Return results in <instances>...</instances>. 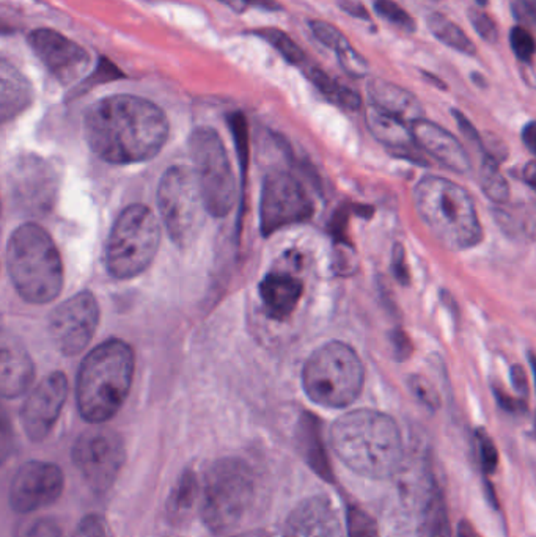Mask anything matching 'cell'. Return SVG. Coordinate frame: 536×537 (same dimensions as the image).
I'll return each instance as SVG.
<instances>
[{
    "instance_id": "obj_23",
    "label": "cell",
    "mask_w": 536,
    "mask_h": 537,
    "mask_svg": "<svg viewBox=\"0 0 536 537\" xmlns=\"http://www.w3.org/2000/svg\"><path fill=\"white\" fill-rule=\"evenodd\" d=\"M0 392L7 399L20 398L35 379V367L30 355L20 344L5 342L2 346Z\"/></svg>"
},
{
    "instance_id": "obj_55",
    "label": "cell",
    "mask_w": 536,
    "mask_h": 537,
    "mask_svg": "<svg viewBox=\"0 0 536 537\" xmlns=\"http://www.w3.org/2000/svg\"><path fill=\"white\" fill-rule=\"evenodd\" d=\"M235 537H271L266 531H249V533H244L241 536Z\"/></svg>"
},
{
    "instance_id": "obj_7",
    "label": "cell",
    "mask_w": 536,
    "mask_h": 537,
    "mask_svg": "<svg viewBox=\"0 0 536 537\" xmlns=\"http://www.w3.org/2000/svg\"><path fill=\"white\" fill-rule=\"evenodd\" d=\"M364 363L345 342L316 349L302 369V385L315 404L329 409L351 405L364 388Z\"/></svg>"
},
{
    "instance_id": "obj_10",
    "label": "cell",
    "mask_w": 536,
    "mask_h": 537,
    "mask_svg": "<svg viewBox=\"0 0 536 537\" xmlns=\"http://www.w3.org/2000/svg\"><path fill=\"white\" fill-rule=\"evenodd\" d=\"M158 206L170 239L179 247L191 246L208 212L194 170L170 167L160 178Z\"/></svg>"
},
{
    "instance_id": "obj_26",
    "label": "cell",
    "mask_w": 536,
    "mask_h": 537,
    "mask_svg": "<svg viewBox=\"0 0 536 537\" xmlns=\"http://www.w3.org/2000/svg\"><path fill=\"white\" fill-rule=\"evenodd\" d=\"M427 27L429 32L435 35L436 39H439L442 45L448 46L450 49L464 54V56H475V45L467 33L456 26L454 21L447 18L445 14L439 12H433L427 16Z\"/></svg>"
},
{
    "instance_id": "obj_45",
    "label": "cell",
    "mask_w": 536,
    "mask_h": 537,
    "mask_svg": "<svg viewBox=\"0 0 536 537\" xmlns=\"http://www.w3.org/2000/svg\"><path fill=\"white\" fill-rule=\"evenodd\" d=\"M454 120H456V125L460 127L461 134L469 142H472L473 145L480 146L483 150V137L480 135L477 127L473 126L472 121L469 120L466 115L463 114L461 110H454Z\"/></svg>"
},
{
    "instance_id": "obj_25",
    "label": "cell",
    "mask_w": 536,
    "mask_h": 537,
    "mask_svg": "<svg viewBox=\"0 0 536 537\" xmlns=\"http://www.w3.org/2000/svg\"><path fill=\"white\" fill-rule=\"evenodd\" d=\"M306 76L308 81L318 89L319 93L327 98L329 101L333 102L335 106L356 112L362 106V100L359 93L354 90L348 89L343 83L335 81L333 77L329 76L326 71L321 70L318 66H310L307 68Z\"/></svg>"
},
{
    "instance_id": "obj_1",
    "label": "cell",
    "mask_w": 536,
    "mask_h": 537,
    "mask_svg": "<svg viewBox=\"0 0 536 537\" xmlns=\"http://www.w3.org/2000/svg\"><path fill=\"white\" fill-rule=\"evenodd\" d=\"M169 133L162 108L139 96H108L83 114V135L90 150L109 164H141L156 158Z\"/></svg>"
},
{
    "instance_id": "obj_28",
    "label": "cell",
    "mask_w": 536,
    "mask_h": 537,
    "mask_svg": "<svg viewBox=\"0 0 536 537\" xmlns=\"http://www.w3.org/2000/svg\"><path fill=\"white\" fill-rule=\"evenodd\" d=\"M480 184L486 196L496 204H505L510 198V186L506 183L504 175L498 170V160L486 156L480 169Z\"/></svg>"
},
{
    "instance_id": "obj_12",
    "label": "cell",
    "mask_w": 536,
    "mask_h": 537,
    "mask_svg": "<svg viewBox=\"0 0 536 537\" xmlns=\"http://www.w3.org/2000/svg\"><path fill=\"white\" fill-rule=\"evenodd\" d=\"M312 215L313 203L302 184L288 171H271L263 184L260 203L263 236L308 221Z\"/></svg>"
},
{
    "instance_id": "obj_36",
    "label": "cell",
    "mask_w": 536,
    "mask_h": 537,
    "mask_svg": "<svg viewBox=\"0 0 536 537\" xmlns=\"http://www.w3.org/2000/svg\"><path fill=\"white\" fill-rule=\"evenodd\" d=\"M310 29L316 39L327 48H331L333 51L339 52L340 49L351 45L337 27L329 24L326 21H312Z\"/></svg>"
},
{
    "instance_id": "obj_42",
    "label": "cell",
    "mask_w": 536,
    "mask_h": 537,
    "mask_svg": "<svg viewBox=\"0 0 536 537\" xmlns=\"http://www.w3.org/2000/svg\"><path fill=\"white\" fill-rule=\"evenodd\" d=\"M510 8L519 26L536 27L535 0H510Z\"/></svg>"
},
{
    "instance_id": "obj_20",
    "label": "cell",
    "mask_w": 536,
    "mask_h": 537,
    "mask_svg": "<svg viewBox=\"0 0 536 537\" xmlns=\"http://www.w3.org/2000/svg\"><path fill=\"white\" fill-rule=\"evenodd\" d=\"M367 125L370 133L375 135V139L387 146L396 158L408 159L417 164H428V160H425L415 148L417 143L411 127H408V123L385 114L375 106H370L367 110Z\"/></svg>"
},
{
    "instance_id": "obj_35",
    "label": "cell",
    "mask_w": 536,
    "mask_h": 537,
    "mask_svg": "<svg viewBox=\"0 0 536 537\" xmlns=\"http://www.w3.org/2000/svg\"><path fill=\"white\" fill-rule=\"evenodd\" d=\"M510 45L521 64L529 65L532 62L536 52V41L527 27L514 26L511 29Z\"/></svg>"
},
{
    "instance_id": "obj_37",
    "label": "cell",
    "mask_w": 536,
    "mask_h": 537,
    "mask_svg": "<svg viewBox=\"0 0 536 537\" xmlns=\"http://www.w3.org/2000/svg\"><path fill=\"white\" fill-rule=\"evenodd\" d=\"M469 21L472 24L475 32L479 33L480 39H485L489 45H496L498 41V29L496 21L489 14L480 10V8H469L467 12Z\"/></svg>"
},
{
    "instance_id": "obj_24",
    "label": "cell",
    "mask_w": 536,
    "mask_h": 537,
    "mask_svg": "<svg viewBox=\"0 0 536 537\" xmlns=\"http://www.w3.org/2000/svg\"><path fill=\"white\" fill-rule=\"evenodd\" d=\"M33 100L32 85L16 66L2 60L0 65V106L2 120L8 121L24 112Z\"/></svg>"
},
{
    "instance_id": "obj_51",
    "label": "cell",
    "mask_w": 536,
    "mask_h": 537,
    "mask_svg": "<svg viewBox=\"0 0 536 537\" xmlns=\"http://www.w3.org/2000/svg\"><path fill=\"white\" fill-rule=\"evenodd\" d=\"M523 177L525 179V183L529 184L532 189L536 190V162H529V164L525 165Z\"/></svg>"
},
{
    "instance_id": "obj_53",
    "label": "cell",
    "mask_w": 536,
    "mask_h": 537,
    "mask_svg": "<svg viewBox=\"0 0 536 537\" xmlns=\"http://www.w3.org/2000/svg\"><path fill=\"white\" fill-rule=\"evenodd\" d=\"M421 76H423V79H425L428 83L435 85L436 89L447 90V85H445V82L441 81L439 77L435 76V74H431V73H428V71H421Z\"/></svg>"
},
{
    "instance_id": "obj_2",
    "label": "cell",
    "mask_w": 536,
    "mask_h": 537,
    "mask_svg": "<svg viewBox=\"0 0 536 537\" xmlns=\"http://www.w3.org/2000/svg\"><path fill=\"white\" fill-rule=\"evenodd\" d=\"M331 445L346 467L371 480L393 478L404 463L402 432L383 411L360 409L340 417L331 428Z\"/></svg>"
},
{
    "instance_id": "obj_3",
    "label": "cell",
    "mask_w": 536,
    "mask_h": 537,
    "mask_svg": "<svg viewBox=\"0 0 536 537\" xmlns=\"http://www.w3.org/2000/svg\"><path fill=\"white\" fill-rule=\"evenodd\" d=\"M134 368V351L122 340H108L83 359L77 373L76 399L85 421L102 424L116 417L128 398Z\"/></svg>"
},
{
    "instance_id": "obj_33",
    "label": "cell",
    "mask_w": 536,
    "mask_h": 537,
    "mask_svg": "<svg viewBox=\"0 0 536 537\" xmlns=\"http://www.w3.org/2000/svg\"><path fill=\"white\" fill-rule=\"evenodd\" d=\"M348 537H379L375 518L370 514H367L364 509L358 506H351L348 509Z\"/></svg>"
},
{
    "instance_id": "obj_8",
    "label": "cell",
    "mask_w": 536,
    "mask_h": 537,
    "mask_svg": "<svg viewBox=\"0 0 536 537\" xmlns=\"http://www.w3.org/2000/svg\"><path fill=\"white\" fill-rule=\"evenodd\" d=\"M160 244V221L151 209L131 204L118 215L106 244L108 273L117 280L134 279L153 263Z\"/></svg>"
},
{
    "instance_id": "obj_41",
    "label": "cell",
    "mask_w": 536,
    "mask_h": 537,
    "mask_svg": "<svg viewBox=\"0 0 536 537\" xmlns=\"http://www.w3.org/2000/svg\"><path fill=\"white\" fill-rule=\"evenodd\" d=\"M73 537H110L109 524L101 515L90 514L77 524Z\"/></svg>"
},
{
    "instance_id": "obj_9",
    "label": "cell",
    "mask_w": 536,
    "mask_h": 537,
    "mask_svg": "<svg viewBox=\"0 0 536 537\" xmlns=\"http://www.w3.org/2000/svg\"><path fill=\"white\" fill-rule=\"evenodd\" d=\"M194 175L208 214L225 217L237 203V179L224 140L212 127H197L189 140Z\"/></svg>"
},
{
    "instance_id": "obj_5",
    "label": "cell",
    "mask_w": 536,
    "mask_h": 537,
    "mask_svg": "<svg viewBox=\"0 0 536 537\" xmlns=\"http://www.w3.org/2000/svg\"><path fill=\"white\" fill-rule=\"evenodd\" d=\"M414 203L429 233L448 250H467L483 239L472 198L458 184L441 177L421 178L415 186Z\"/></svg>"
},
{
    "instance_id": "obj_4",
    "label": "cell",
    "mask_w": 536,
    "mask_h": 537,
    "mask_svg": "<svg viewBox=\"0 0 536 537\" xmlns=\"http://www.w3.org/2000/svg\"><path fill=\"white\" fill-rule=\"evenodd\" d=\"M7 271L29 304H49L64 288V264L51 236L37 223H22L7 244Z\"/></svg>"
},
{
    "instance_id": "obj_30",
    "label": "cell",
    "mask_w": 536,
    "mask_h": 537,
    "mask_svg": "<svg viewBox=\"0 0 536 537\" xmlns=\"http://www.w3.org/2000/svg\"><path fill=\"white\" fill-rule=\"evenodd\" d=\"M498 223L504 228H510V231L523 233L525 238L536 240V202L529 203L527 206L510 214L506 211H498Z\"/></svg>"
},
{
    "instance_id": "obj_38",
    "label": "cell",
    "mask_w": 536,
    "mask_h": 537,
    "mask_svg": "<svg viewBox=\"0 0 536 537\" xmlns=\"http://www.w3.org/2000/svg\"><path fill=\"white\" fill-rule=\"evenodd\" d=\"M337 54L339 64L343 70L352 77H365L370 73V65L367 62V58L359 54L351 45L346 46L343 49H340Z\"/></svg>"
},
{
    "instance_id": "obj_21",
    "label": "cell",
    "mask_w": 536,
    "mask_h": 537,
    "mask_svg": "<svg viewBox=\"0 0 536 537\" xmlns=\"http://www.w3.org/2000/svg\"><path fill=\"white\" fill-rule=\"evenodd\" d=\"M258 290L266 316L274 321H285L299 304L304 286L291 273L275 271L262 280Z\"/></svg>"
},
{
    "instance_id": "obj_34",
    "label": "cell",
    "mask_w": 536,
    "mask_h": 537,
    "mask_svg": "<svg viewBox=\"0 0 536 537\" xmlns=\"http://www.w3.org/2000/svg\"><path fill=\"white\" fill-rule=\"evenodd\" d=\"M14 537H64L62 530L52 518L32 517L21 522Z\"/></svg>"
},
{
    "instance_id": "obj_50",
    "label": "cell",
    "mask_w": 536,
    "mask_h": 537,
    "mask_svg": "<svg viewBox=\"0 0 536 537\" xmlns=\"http://www.w3.org/2000/svg\"><path fill=\"white\" fill-rule=\"evenodd\" d=\"M243 2L247 7L262 8V10H269V12L281 10L279 2H275V0H243Z\"/></svg>"
},
{
    "instance_id": "obj_47",
    "label": "cell",
    "mask_w": 536,
    "mask_h": 537,
    "mask_svg": "<svg viewBox=\"0 0 536 537\" xmlns=\"http://www.w3.org/2000/svg\"><path fill=\"white\" fill-rule=\"evenodd\" d=\"M339 7L350 14L352 18H358V20L370 21V13L368 10L358 2V0H339Z\"/></svg>"
},
{
    "instance_id": "obj_40",
    "label": "cell",
    "mask_w": 536,
    "mask_h": 537,
    "mask_svg": "<svg viewBox=\"0 0 536 537\" xmlns=\"http://www.w3.org/2000/svg\"><path fill=\"white\" fill-rule=\"evenodd\" d=\"M477 440H479L480 459L485 473L492 474L497 470L498 465V451L496 445L492 442L491 437L488 436V432L480 429L477 432Z\"/></svg>"
},
{
    "instance_id": "obj_48",
    "label": "cell",
    "mask_w": 536,
    "mask_h": 537,
    "mask_svg": "<svg viewBox=\"0 0 536 537\" xmlns=\"http://www.w3.org/2000/svg\"><path fill=\"white\" fill-rule=\"evenodd\" d=\"M510 376L514 390L519 394L527 396V393H529V380H527V374L523 371V368L521 365H514V367L511 368Z\"/></svg>"
},
{
    "instance_id": "obj_18",
    "label": "cell",
    "mask_w": 536,
    "mask_h": 537,
    "mask_svg": "<svg viewBox=\"0 0 536 537\" xmlns=\"http://www.w3.org/2000/svg\"><path fill=\"white\" fill-rule=\"evenodd\" d=\"M57 178L43 159L26 156L12 170V192L30 211L49 208L57 192Z\"/></svg>"
},
{
    "instance_id": "obj_29",
    "label": "cell",
    "mask_w": 536,
    "mask_h": 537,
    "mask_svg": "<svg viewBox=\"0 0 536 537\" xmlns=\"http://www.w3.org/2000/svg\"><path fill=\"white\" fill-rule=\"evenodd\" d=\"M255 33L260 39H266L269 45L287 60L288 64L299 66L306 62V54L294 43L293 39L288 37L287 33L281 32L279 29H260L255 30Z\"/></svg>"
},
{
    "instance_id": "obj_31",
    "label": "cell",
    "mask_w": 536,
    "mask_h": 537,
    "mask_svg": "<svg viewBox=\"0 0 536 537\" xmlns=\"http://www.w3.org/2000/svg\"><path fill=\"white\" fill-rule=\"evenodd\" d=\"M373 8L377 16L387 21L390 26L396 27L402 32H415L417 24H415L414 18L400 4H396L393 0H373Z\"/></svg>"
},
{
    "instance_id": "obj_54",
    "label": "cell",
    "mask_w": 536,
    "mask_h": 537,
    "mask_svg": "<svg viewBox=\"0 0 536 537\" xmlns=\"http://www.w3.org/2000/svg\"><path fill=\"white\" fill-rule=\"evenodd\" d=\"M220 2L227 7H230L231 10H235L237 13H244L247 10V5L244 4L243 0H220Z\"/></svg>"
},
{
    "instance_id": "obj_6",
    "label": "cell",
    "mask_w": 536,
    "mask_h": 537,
    "mask_svg": "<svg viewBox=\"0 0 536 537\" xmlns=\"http://www.w3.org/2000/svg\"><path fill=\"white\" fill-rule=\"evenodd\" d=\"M255 499L252 468L238 457L214 462L200 489V512L206 528L218 536L229 534L249 515Z\"/></svg>"
},
{
    "instance_id": "obj_13",
    "label": "cell",
    "mask_w": 536,
    "mask_h": 537,
    "mask_svg": "<svg viewBox=\"0 0 536 537\" xmlns=\"http://www.w3.org/2000/svg\"><path fill=\"white\" fill-rule=\"evenodd\" d=\"M99 324L95 296L82 291L66 299L49 316V335L60 354L74 357L89 346Z\"/></svg>"
},
{
    "instance_id": "obj_15",
    "label": "cell",
    "mask_w": 536,
    "mask_h": 537,
    "mask_svg": "<svg viewBox=\"0 0 536 537\" xmlns=\"http://www.w3.org/2000/svg\"><path fill=\"white\" fill-rule=\"evenodd\" d=\"M68 396V380L60 371L46 376L27 396L21 409V424L27 437L41 442L49 436Z\"/></svg>"
},
{
    "instance_id": "obj_49",
    "label": "cell",
    "mask_w": 536,
    "mask_h": 537,
    "mask_svg": "<svg viewBox=\"0 0 536 537\" xmlns=\"http://www.w3.org/2000/svg\"><path fill=\"white\" fill-rule=\"evenodd\" d=\"M523 145L536 158V121H530L523 129Z\"/></svg>"
},
{
    "instance_id": "obj_57",
    "label": "cell",
    "mask_w": 536,
    "mask_h": 537,
    "mask_svg": "<svg viewBox=\"0 0 536 537\" xmlns=\"http://www.w3.org/2000/svg\"><path fill=\"white\" fill-rule=\"evenodd\" d=\"M530 365H532V369H533V376H535L536 384V355H530Z\"/></svg>"
},
{
    "instance_id": "obj_56",
    "label": "cell",
    "mask_w": 536,
    "mask_h": 537,
    "mask_svg": "<svg viewBox=\"0 0 536 537\" xmlns=\"http://www.w3.org/2000/svg\"><path fill=\"white\" fill-rule=\"evenodd\" d=\"M472 81L477 83V85H480V87H485L486 85L485 77H481V74H479V73H473Z\"/></svg>"
},
{
    "instance_id": "obj_22",
    "label": "cell",
    "mask_w": 536,
    "mask_h": 537,
    "mask_svg": "<svg viewBox=\"0 0 536 537\" xmlns=\"http://www.w3.org/2000/svg\"><path fill=\"white\" fill-rule=\"evenodd\" d=\"M368 96L371 106L404 123L412 125L423 118V106L419 98L412 91L402 89V85L379 77L371 79L368 82Z\"/></svg>"
},
{
    "instance_id": "obj_43",
    "label": "cell",
    "mask_w": 536,
    "mask_h": 537,
    "mask_svg": "<svg viewBox=\"0 0 536 537\" xmlns=\"http://www.w3.org/2000/svg\"><path fill=\"white\" fill-rule=\"evenodd\" d=\"M390 340H392V348H393V354H395L396 360L404 361L411 359L414 348H412L411 338L406 335L404 330H393V332H392V336H390Z\"/></svg>"
},
{
    "instance_id": "obj_17",
    "label": "cell",
    "mask_w": 536,
    "mask_h": 537,
    "mask_svg": "<svg viewBox=\"0 0 536 537\" xmlns=\"http://www.w3.org/2000/svg\"><path fill=\"white\" fill-rule=\"evenodd\" d=\"M339 512L324 495L302 499L288 517L283 537H346Z\"/></svg>"
},
{
    "instance_id": "obj_19",
    "label": "cell",
    "mask_w": 536,
    "mask_h": 537,
    "mask_svg": "<svg viewBox=\"0 0 536 537\" xmlns=\"http://www.w3.org/2000/svg\"><path fill=\"white\" fill-rule=\"evenodd\" d=\"M411 131L417 146L439 160L444 167L456 173H467L471 170V159L454 134L425 118L412 123Z\"/></svg>"
},
{
    "instance_id": "obj_39",
    "label": "cell",
    "mask_w": 536,
    "mask_h": 537,
    "mask_svg": "<svg viewBox=\"0 0 536 537\" xmlns=\"http://www.w3.org/2000/svg\"><path fill=\"white\" fill-rule=\"evenodd\" d=\"M408 385L411 388V392L414 393L415 398L421 401L429 409L435 411V409H437L441 405V399H439V394L436 392L435 385L427 377L414 374V376L409 377Z\"/></svg>"
},
{
    "instance_id": "obj_44",
    "label": "cell",
    "mask_w": 536,
    "mask_h": 537,
    "mask_svg": "<svg viewBox=\"0 0 536 537\" xmlns=\"http://www.w3.org/2000/svg\"><path fill=\"white\" fill-rule=\"evenodd\" d=\"M392 271L395 279L402 283V285H409V267L406 264V252H404V247L402 244H395L393 247V256H392Z\"/></svg>"
},
{
    "instance_id": "obj_46",
    "label": "cell",
    "mask_w": 536,
    "mask_h": 537,
    "mask_svg": "<svg viewBox=\"0 0 536 537\" xmlns=\"http://www.w3.org/2000/svg\"><path fill=\"white\" fill-rule=\"evenodd\" d=\"M496 399H497L498 405L504 409V411H511V413H519V411H525V405H523L521 399L513 398L510 394L502 392V390H494Z\"/></svg>"
},
{
    "instance_id": "obj_16",
    "label": "cell",
    "mask_w": 536,
    "mask_h": 537,
    "mask_svg": "<svg viewBox=\"0 0 536 537\" xmlns=\"http://www.w3.org/2000/svg\"><path fill=\"white\" fill-rule=\"evenodd\" d=\"M29 45L46 70L64 85L76 81L89 68V52L57 30L37 29L29 35Z\"/></svg>"
},
{
    "instance_id": "obj_11",
    "label": "cell",
    "mask_w": 536,
    "mask_h": 537,
    "mask_svg": "<svg viewBox=\"0 0 536 537\" xmlns=\"http://www.w3.org/2000/svg\"><path fill=\"white\" fill-rule=\"evenodd\" d=\"M126 459L125 443L116 430L95 428L85 430L73 446V462L95 492H106L116 482Z\"/></svg>"
},
{
    "instance_id": "obj_27",
    "label": "cell",
    "mask_w": 536,
    "mask_h": 537,
    "mask_svg": "<svg viewBox=\"0 0 536 537\" xmlns=\"http://www.w3.org/2000/svg\"><path fill=\"white\" fill-rule=\"evenodd\" d=\"M200 489L195 474L186 472L179 478L177 486L173 489L172 495L167 503V511L173 518H185L192 511L197 498H200Z\"/></svg>"
},
{
    "instance_id": "obj_14",
    "label": "cell",
    "mask_w": 536,
    "mask_h": 537,
    "mask_svg": "<svg viewBox=\"0 0 536 537\" xmlns=\"http://www.w3.org/2000/svg\"><path fill=\"white\" fill-rule=\"evenodd\" d=\"M62 470L51 462H27L10 484V506L20 514H32L54 505L64 492Z\"/></svg>"
},
{
    "instance_id": "obj_32",
    "label": "cell",
    "mask_w": 536,
    "mask_h": 537,
    "mask_svg": "<svg viewBox=\"0 0 536 537\" xmlns=\"http://www.w3.org/2000/svg\"><path fill=\"white\" fill-rule=\"evenodd\" d=\"M427 530L429 537H454L448 520L447 506L441 490L436 492L435 499L428 512Z\"/></svg>"
},
{
    "instance_id": "obj_52",
    "label": "cell",
    "mask_w": 536,
    "mask_h": 537,
    "mask_svg": "<svg viewBox=\"0 0 536 537\" xmlns=\"http://www.w3.org/2000/svg\"><path fill=\"white\" fill-rule=\"evenodd\" d=\"M458 537H480L477 530L473 528V524L471 522H467V520H463L460 524H458Z\"/></svg>"
}]
</instances>
